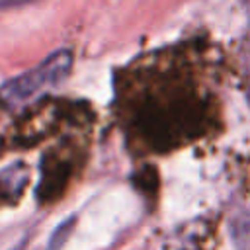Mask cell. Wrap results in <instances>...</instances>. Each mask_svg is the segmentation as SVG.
Masks as SVG:
<instances>
[{
  "instance_id": "7a4b0ae2",
  "label": "cell",
  "mask_w": 250,
  "mask_h": 250,
  "mask_svg": "<svg viewBox=\"0 0 250 250\" xmlns=\"http://www.w3.org/2000/svg\"><path fill=\"white\" fill-rule=\"evenodd\" d=\"M232 236L238 250H250V213H240L232 221Z\"/></svg>"
},
{
  "instance_id": "6da1fadb",
  "label": "cell",
  "mask_w": 250,
  "mask_h": 250,
  "mask_svg": "<svg viewBox=\"0 0 250 250\" xmlns=\"http://www.w3.org/2000/svg\"><path fill=\"white\" fill-rule=\"evenodd\" d=\"M70 66H72L70 51H66V49L55 51L43 62H39L35 68L16 76L10 82H6L2 86V96L10 102H23V100L31 98L33 94L64 80Z\"/></svg>"
},
{
  "instance_id": "3957f363",
  "label": "cell",
  "mask_w": 250,
  "mask_h": 250,
  "mask_svg": "<svg viewBox=\"0 0 250 250\" xmlns=\"http://www.w3.org/2000/svg\"><path fill=\"white\" fill-rule=\"evenodd\" d=\"M246 6H248V10H250V0H246Z\"/></svg>"
}]
</instances>
